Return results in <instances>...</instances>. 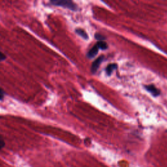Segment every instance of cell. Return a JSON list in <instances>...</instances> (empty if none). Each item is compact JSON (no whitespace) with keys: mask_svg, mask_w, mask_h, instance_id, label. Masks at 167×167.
<instances>
[{"mask_svg":"<svg viewBox=\"0 0 167 167\" xmlns=\"http://www.w3.org/2000/svg\"><path fill=\"white\" fill-rule=\"evenodd\" d=\"M50 3L54 6L62 7L73 11L77 10V5L74 2L68 0H52L50 2Z\"/></svg>","mask_w":167,"mask_h":167,"instance_id":"6da1fadb","label":"cell"},{"mask_svg":"<svg viewBox=\"0 0 167 167\" xmlns=\"http://www.w3.org/2000/svg\"><path fill=\"white\" fill-rule=\"evenodd\" d=\"M103 59H104V56H102L99 57L97 59H95L92 65V69H91V71L92 72L93 74H94L97 71L98 68H99V65H101V63H102Z\"/></svg>","mask_w":167,"mask_h":167,"instance_id":"7a4b0ae2","label":"cell"},{"mask_svg":"<svg viewBox=\"0 0 167 167\" xmlns=\"http://www.w3.org/2000/svg\"><path fill=\"white\" fill-rule=\"evenodd\" d=\"M144 87H145L147 91H148L150 94H151V95H153L155 97H157L160 95V91H159L154 85L150 84L145 86Z\"/></svg>","mask_w":167,"mask_h":167,"instance_id":"3957f363","label":"cell"},{"mask_svg":"<svg viewBox=\"0 0 167 167\" xmlns=\"http://www.w3.org/2000/svg\"><path fill=\"white\" fill-rule=\"evenodd\" d=\"M99 50V48L98 45L96 44L95 46L88 52V55H87L88 57L89 58H92L95 57L97 55Z\"/></svg>","mask_w":167,"mask_h":167,"instance_id":"277c9868","label":"cell"},{"mask_svg":"<svg viewBox=\"0 0 167 167\" xmlns=\"http://www.w3.org/2000/svg\"><path fill=\"white\" fill-rule=\"evenodd\" d=\"M75 32H76V33H77L78 35H80V37H82L83 38V39H88V35L87 34V33L84 29L78 28V29H77L75 30Z\"/></svg>","mask_w":167,"mask_h":167,"instance_id":"5b68a950","label":"cell"},{"mask_svg":"<svg viewBox=\"0 0 167 167\" xmlns=\"http://www.w3.org/2000/svg\"><path fill=\"white\" fill-rule=\"evenodd\" d=\"M117 68V65L115 63H112V64H109L107 67V69H106V72H107V74L108 75H110L113 72L114 70H115Z\"/></svg>","mask_w":167,"mask_h":167,"instance_id":"8992f818","label":"cell"},{"mask_svg":"<svg viewBox=\"0 0 167 167\" xmlns=\"http://www.w3.org/2000/svg\"><path fill=\"white\" fill-rule=\"evenodd\" d=\"M97 44L98 45L99 48V49H102V50H106L108 48V45L104 41H99L97 43Z\"/></svg>","mask_w":167,"mask_h":167,"instance_id":"52a82bcc","label":"cell"},{"mask_svg":"<svg viewBox=\"0 0 167 167\" xmlns=\"http://www.w3.org/2000/svg\"><path fill=\"white\" fill-rule=\"evenodd\" d=\"M5 146V142L2 137V135H0V150H2Z\"/></svg>","mask_w":167,"mask_h":167,"instance_id":"ba28073f","label":"cell"},{"mask_svg":"<svg viewBox=\"0 0 167 167\" xmlns=\"http://www.w3.org/2000/svg\"><path fill=\"white\" fill-rule=\"evenodd\" d=\"M95 39L98 40L99 41H103V40L105 39V38L102 35L99 33H96L95 35Z\"/></svg>","mask_w":167,"mask_h":167,"instance_id":"9c48e42d","label":"cell"},{"mask_svg":"<svg viewBox=\"0 0 167 167\" xmlns=\"http://www.w3.org/2000/svg\"><path fill=\"white\" fill-rule=\"evenodd\" d=\"M5 93L4 92V90L0 88V101H3V99L5 97Z\"/></svg>","mask_w":167,"mask_h":167,"instance_id":"30bf717a","label":"cell"},{"mask_svg":"<svg viewBox=\"0 0 167 167\" xmlns=\"http://www.w3.org/2000/svg\"><path fill=\"white\" fill-rule=\"evenodd\" d=\"M7 59V56L5 54H4L2 52L0 51V62H3V61Z\"/></svg>","mask_w":167,"mask_h":167,"instance_id":"8fae6325","label":"cell"}]
</instances>
